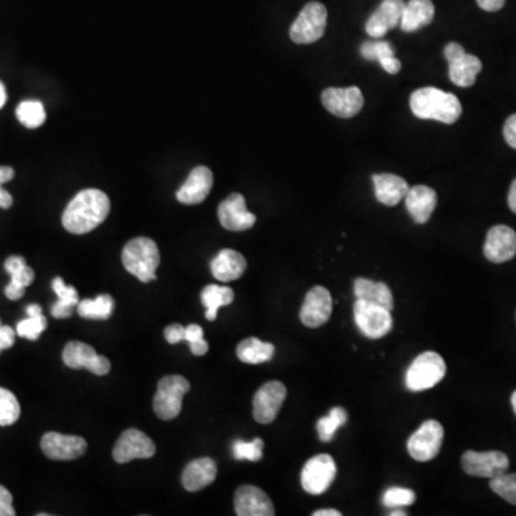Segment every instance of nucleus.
Listing matches in <instances>:
<instances>
[{
  "instance_id": "nucleus-3",
  "label": "nucleus",
  "mask_w": 516,
  "mask_h": 516,
  "mask_svg": "<svg viewBox=\"0 0 516 516\" xmlns=\"http://www.w3.org/2000/svg\"><path fill=\"white\" fill-rule=\"evenodd\" d=\"M160 250L155 241L148 237H138L131 240L122 250V264L125 270L137 277L142 283L157 279L160 267Z\"/></svg>"
},
{
  "instance_id": "nucleus-22",
  "label": "nucleus",
  "mask_w": 516,
  "mask_h": 516,
  "mask_svg": "<svg viewBox=\"0 0 516 516\" xmlns=\"http://www.w3.org/2000/svg\"><path fill=\"white\" fill-rule=\"evenodd\" d=\"M214 175L210 168H194L188 175L187 181L181 185L177 191V200L185 205H195L201 204L210 194L213 188Z\"/></svg>"
},
{
  "instance_id": "nucleus-47",
  "label": "nucleus",
  "mask_w": 516,
  "mask_h": 516,
  "mask_svg": "<svg viewBox=\"0 0 516 516\" xmlns=\"http://www.w3.org/2000/svg\"><path fill=\"white\" fill-rule=\"evenodd\" d=\"M478 6L487 12H498L505 6V0H477Z\"/></svg>"
},
{
  "instance_id": "nucleus-38",
  "label": "nucleus",
  "mask_w": 516,
  "mask_h": 516,
  "mask_svg": "<svg viewBox=\"0 0 516 516\" xmlns=\"http://www.w3.org/2000/svg\"><path fill=\"white\" fill-rule=\"evenodd\" d=\"M20 416V405L10 390L0 387V426H10Z\"/></svg>"
},
{
  "instance_id": "nucleus-16",
  "label": "nucleus",
  "mask_w": 516,
  "mask_h": 516,
  "mask_svg": "<svg viewBox=\"0 0 516 516\" xmlns=\"http://www.w3.org/2000/svg\"><path fill=\"white\" fill-rule=\"evenodd\" d=\"M40 448L49 459L74 460L87 452L88 445L84 437L49 432L40 440Z\"/></svg>"
},
{
  "instance_id": "nucleus-42",
  "label": "nucleus",
  "mask_w": 516,
  "mask_h": 516,
  "mask_svg": "<svg viewBox=\"0 0 516 516\" xmlns=\"http://www.w3.org/2000/svg\"><path fill=\"white\" fill-rule=\"evenodd\" d=\"M185 340L190 343L191 352L195 356H204L208 352V343L204 339L203 327L198 324L185 327Z\"/></svg>"
},
{
  "instance_id": "nucleus-18",
  "label": "nucleus",
  "mask_w": 516,
  "mask_h": 516,
  "mask_svg": "<svg viewBox=\"0 0 516 516\" xmlns=\"http://www.w3.org/2000/svg\"><path fill=\"white\" fill-rule=\"evenodd\" d=\"M218 218L226 230L236 233L250 230L257 221L256 216L247 210L246 198L241 194H231L220 204Z\"/></svg>"
},
{
  "instance_id": "nucleus-24",
  "label": "nucleus",
  "mask_w": 516,
  "mask_h": 516,
  "mask_svg": "<svg viewBox=\"0 0 516 516\" xmlns=\"http://www.w3.org/2000/svg\"><path fill=\"white\" fill-rule=\"evenodd\" d=\"M407 211L417 224H426L437 205V191L427 185L409 188L405 197Z\"/></svg>"
},
{
  "instance_id": "nucleus-13",
  "label": "nucleus",
  "mask_w": 516,
  "mask_h": 516,
  "mask_svg": "<svg viewBox=\"0 0 516 516\" xmlns=\"http://www.w3.org/2000/svg\"><path fill=\"white\" fill-rule=\"evenodd\" d=\"M321 102L330 113L349 120L362 111L364 98L357 87L327 88L321 94Z\"/></svg>"
},
{
  "instance_id": "nucleus-5",
  "label": "nucleus",
  "mask_w": 516,
  "mask_h": 516,
  "mask_svg": "<svg viewBox=\"0 0 516 516\" xmlns=\"http://www.w3.org/2000/svg\"><path fill=\"white\" fill-rule=\"evenodd\" d=\"M190 387V382L180 374L163 377L153 397L155 415L163 420L175 419L183 409V399Z\"/></svg>"
},
{
  "instance_id": "nucleus-30",
  "label": "nucleus",
  "mask_w": 516,
  "mask_h": 516,
  "mask_svg": "<svg viewBox=\"0 0 516 516\" xmlns=\"http://www.w3.org/2000/svg\"><path fill=\"white\" fill-rule=\"evenodd\" d=\"M360 55L366 60H377L387 74L395 75L399 72L402 64L395 57V49L386 40H374V42H364L360 47Z\"/></svg>"
},
{
  "instance_id": "nucleus-32",
  "label": "nucleus",
  "mask_w": 516,
  "mask_h": 516,
  "mask_svg": "<svg viewBox=\"0 0 516 516\" xmlns=\"http://www.w3.org/2000/svg\"><path fill=\"white\" fill-rule=\"evenodd\" d=\"M52 289H54L55 293L58 296L57 303L52 306V316L55 319H69L74 313L75 307L79 304V296H78V291L75 287L67 286L65 281L57 277L54 283H52Z\"/></svg>"
},
{
  "instance_id": "nucleus-34",
  "label": "nucleus",
  "mask_w": 516,
  "mask_h": 516,
  "mask_svg": "<svg viewBox=\"0 0 516 516\" xmlns=\"http://www.w3.org/2000/svg\"><path fill=\"white\" fill-rule=\"evenodd\" d=\"M27 319L19 321L16 326V333L27 340H37L44 333L47 326V317L42 314V309L37 304H30L26 307Z\"/></svg>"
},
{
  "instance_id": "nucleus-12",
  "label": "nucleus",
  "mask_w": 516,
  "mask_h": 516,
  "mask_svg": "<svg viewBox=\"0 0 516 516\" xmlns=\"http://www.w3.org/2000/svg\"><path fill=\"white\" fill-rule=\"evenodd\" d=\"M286 397L287 389L281 382H277V380L267 382L260 389L257 390L256 396H254V419L261 425H269V423L274 422Z\"/></svg>"
},
{
  "instance_id": "nucleus-48",
  "label": "nucleus",
  "mask_w": 516,
  "mask_h": 516,
  "mask_svg": "<svg viewBox=\"0 0 516 516\" xmlns=\"http://www.w3.org/2000/svg\"><path fill=\"white\" fill-rule=\"evenodd\" d=\"M12 204H14V198H12V195H10L6 190H4L2 185H0V208L7 210V208L12 206Z\"/></svg>"
},
{
  "instance_id": "nucleus-51",
  "label": "nucleus",
  "mask_w": 516,
  "mask_h": 516,
  "mask_svg": "<svg viewBox=\"0 0 516 516\" xmlns=\"http://www.w3.org/2000/svg\"><path fill=\"white\" fill-rule=\"evenodd\" d=\"M313 516H342V512L337 510H319L313 512Z\"/></svg>"
},
{
  "instance_id": "nucleus-8",
  "label": "nucleus",
  "mask_w": 516,
  "mask_h": 516,
  "mask_svg": "<svg viewBox=\"0 0 516 516\" xmlns=\"http://www.w3.org/2000/svg\"><path fill=\"white\" fill-rule=\"evenodd\" d=\"M445 58L449 64V78L453 84L460 88H469L475 84L482 70L479 58L467 54L465 49L455 42L445 47Z\"/></svg>"
},
{
  "instance_id": "nucleus-36",
  "label": "nucleus",
  "mask_w": 516,
  "mask_h": 516,
  "mask_svg": "<svg viewBox=\"0 0 516 516\" xmlns=\"http://www.w3.org/2000/svg\"><path fill=\"white\" fill-rule=\"evenodd\" d=\"M347 422V412L343 407H333L327 416L321 417L317 422V433L321 442H330L336 437L337 430L344 426Z\"/></svg>"
},
{
  "instance_id": "nucleus-27",
  "label": "nucleus",
  "mask_w": 516,
  "mask_h": 516,
  "mask_svg": "<svg viewBox=\"0 0 516 516\" xmlns=\"http://www.w3.org/2000/svg\"><path fill=\"white\" fill-rule=\"evenodd\" d=\"M216 463L211 458H200L188 463L183 472V485L188 492L204 490L216 480Z\"/></svg>"
},
{
  "instance_id": "nucleus-46",
  "label": "nucleus",
  "mask_w": 516,
  "mask_h": 516,
  "mask_svg": "<svg viewBox=\"0 0 516 516\" xmlns=\"http://www.w3.org/2000/svg\"><path fill=\"white\" fill-rule=\"evenodd\" d=\"M16 332L9 326H0V353L15 344Z\"/></svg>"
},
{
  "instance_id": "nucleus-26",
  "label": "nucleus",
  "mask_w": 516,
  "mask_h": 516,
  "mask_svg": "<svg viewBox=\"0 0 516 516\" xmlns=\"http://www.w3.org/2000/svg\"><path fill=\"white\" fill-rule=\"evenodd\" d=\"M374 194L379 203L387 206H395L405 200L409 184L395 174H376L374 175Z\"/></svg>"
},
{
  "instance_id": "nucleus-52",
  "label": "nucleus",
  "mask_w": 516,
  "mask_h": 516,
  "mask_svg": "<svg viewBox=\"0 0 516 516\" xmlns=\"http://www.w3.org/2000/svg\"><path fill=\"white\" fill-rule=\"evenodd\" d=\"M6 88H5V85L0 82V110L4 108L5 103H6Z\"/></svg>"
},
{
  "instance_id": "nucleus-6",
  "label": "nucleus",
  "mask_w": 516,
  "mask_h": 516,
  "mask_svg": "<svg viewBox=\"0 0 516 516\" xmlns=\"http://www.w3.org/2000/svg\"><path fill=\"white\" fill-rule=\"evenodd\" d=\"M326 25V6L320 2H309L291 25V40L299 45L314 44L323 37Z\"/></svg>"
},
{
  "instance_id": "nucleus-14",
  "label": "nucleus",
  "mask_w": 516,
  "mask_h": 516,
  "mask_svg": "<svg viewBox=\"0 0 516 516\" xmlns=\"http://www.w3.org/2000/svg\"><path fill=\"white\" fill-rule=\"evenodd\" d=\"M62 359L70 369H87L97 376H103L111 370L110 360L105 356H100L94 347L82 342H69L65 346Z\"/></svg>"
},
{
  "instance_id": "nucleus-33",
  "label": "nucleus",
  "mask_w": 516,
  "mask_h": 516,
  "mask_svg": "<svg viewBox=\"0 0 516 516\" xmlns=\"http://www.w3.org/2000/svg\"><path fill=\"white\" fill-rule=\"evenodd\" d=\"M201 300L205 306V317L208 321H214L221 307L228 306L234 301V291L230 287L210 284L201 293Z\"/></svg>"
},
{
  "instance_id": "nucleus-35",
  "label": "nucleus",
  "mask_w": 516,
  "mask_h": 516,
  "mask_svg": "<svg viewBox=\"0 0 516 516\" xmlns=\"http://www.w3.org/2000/svg\"><path fill=\"white\" fill-rule=\"evenodd\" d=\"M115 301L110 294H100L94 300H82L78 304V313L84 319L107 320L112 316Z\"/></svg>"
},
{
  "instance_id": "nucleus-39",
  "label": "nucleus",
  "mask_w": 516,
  "mask_h": 516,
  "mask_svg": "<svg viewBox=\"0 0 516 516\" xmlns=\"http://www.w3.org/2000/svg\"><path fill=\"white\" fill-rule=\"evenodd\" d=\"M264 442L260 437L244 442L236 440L233 443V457L237 460H248V462H258L263 458Z\"/></svg>"
},
{
  "instance_id": "nucleus-15",
  "label": "nucleus",
  "mask_w": 516,
  "mask_h": 516,
  "mask_svg": "<svg viewBox=\"0 0 516 516\" xmlns=\"http://www.w3.org/2000/svg\"><path fill=\"white\" fill-rule=\"evenodd\" d=\"M155 455V443L138 429H128L121 435L113 448L115 462L128 463L133 459H148Z\"/></svg>"
},
{
  "instance_id": "nucleus-31",
  "label": "nucleus",
  "mask_w": 516,
  "mask_h": 516,
  "mask_svg": "<svg viewBox=\"0 0 516 516\" xmlns=\"http://www.w3.org/2000/svg\"><path fill=\"white\" fill-rule=\"evenodd\" d=\"M276 347L271 343L261 342L257 337H248L237 346V357L247 364L266 363L273 359Z\"/></svg>"
},
{
  "instance_id": "nucleus-19",
  "label": "nucleus",
  "mask_w": 516,
  "mask_h": 516,
  "mask_svg": "<svg viewBox=\"0 0 516 516\" xmlns=\"http://www.w3.org/2000/svg\"><path fill=\"white\" fill-rule=\"evenodd\" d=\"M483 254L492 263H507L516 256V233L508 226L490 228L483 246Z\"/></svg>"
},
{
  "instance_id": "nucleus-2",
  "label": "nucleus",
  "mask_w": 516,
  "mask_h": 516,
  "mask_svg": "<svg viewBox=\"0 0 516 516\" xmlns=\"http://www.w3.org/2000/svg\"><path fill=\"white\" fill-rule=\"evenodd\" d=\"M410 110L419 120L439 121V122H457L462 115V105L457 95L426 87L415 90L410 97Z\"/></svg>"
},
{
  "instance_id": "nucleus-54",
  "label": "nucleus",
  "mask_w": 516,
  "mask_h": 516,
  "mask_svg": "<svg viewBox=\"0 0 516 516\" xmlns=\"http://www.w3.org/2000/svg\"><path fill=\"white\" fill-rule=\"evenodd\" d=\"M511 404H512V409L516 415V390L513 392L512 397H511Z\"/></svg>"
},
{
  "instance_id": "nucleus-4",
  "label": "nucleus",
  "mask_w": 516,
  "mask_h": 516,
  "mask_svg": "<svg viewBox=\"0 0 516 516\" xmlns=\"http://www.w3.org/2000/svg\"><path fill=\"white\" fill-rule=\"evenodd\" d=\"M447 374V364L437 352H425L413 360L406 372V387L412 392L432 389Z\"/></svg>"
},
{
  "instance_id": "nucleus-29",
  "label": "nucleus",
  "mask_w": 516,
  "mask_h": 516,
  "mask_svg": "<svg viewBox=\"0 0 516 516\" xmlns=\"http://www.w3.org/2000/svg\"><path fill=\"white\" fill-rule=\"evenodd\" d=\"M433 17H435V6L432 0H409L405 4L399 26L404 32H416L432 24Z\"/></svg>"
},
{
  "instance_id": "nucleus-7",
  "label": "nucleus",
  "mask_w": 516,
  "mask_h": 516,
  "mask_svg": "<svg viewBox=\"0 0 516 516\" xmlns=\"http://www.w3.org/2000/svg\"><path fill=\"white\" fill-rule=\"evenodd\" d=\"M353 313L357 329L369 339H382L394 329L392 311L384 307L356 300Z\"/></svg>"
},
{
  "instance_id": "nucleus-45",
  "label": "nucleus",
  "mask_w": 516,
  "mask_h": 516,
  "mask_svg": "<svg viewBox=\"0 0 516 516\" xmlns=\"http://www.w3.org/2000/svg\"><path fill=\"white\" fill-rule=\"evenodd\" d=\"M503 137H505L508 145L516 150V113L511 115L503 125Z\"/></svg>"
},
{
  "instance_id": "nucleus-20",
  "label": "nucleus",
  "mask_w": 516,
  "mask_h": 516,
  "mask_svg": "<svg viewBox=\"0 0 516 516\" xmlns=\"http://www.w3.org/2000/svg\"><path fill=\"white\" fill-rule=\"evenodd\" d=\"M234 508L238 516L276 515V510L269 495L253 485H243L237 490Z\"/></svg>"
},
{
  "instance_id": "nucleus-23",
  "label": "nucleus",
  "mask_w": 516,
  "mask_h": 516,
  "mask_svg": "<svg viewBox=\"0 0 516 516\" xmlns=\"http://www.w3.org/2000/svg\"><path fill=\"white\" fill-rule=\"evenodd\" d=\"M5 270L10 274V283L5 289V294L12 301L25 296L26 287L34 283L35 271L26 264L24 257L12 256L5 261Z\"/></svg>"
},
{
  "instance_id": "nucleus-43",
  "label": "nucleus",
  "mask_w": 516,
  "mask_h": 516,
  "mask_svg": "<svg viewBox=\"0 0 516 516\" xmlns=\"http://www.w3.org/2000/svg\"><path fill=\"white\" fill-rule=\"evenodd\" d=\"M14 498L6 488L0 485V516H15Z\"/></svg>"
},
{
  "instance_id": "nucleus-55",
  "label": "nucleus",
  "mask_w": 516,
  "mask_h": 516,
  "mask_svg": "<svg viewBox=\"0 0 516 516\" xmlns=\"http://www.w3.org/2000/svg\"><path fill=\"white\" fill-rule=\"evenodd\" d=\"M0 326H2V321H0Z\"/></svg>"
},
{
  "instance_id": "nucleus-50",
  "label": "nucleus",
  "mask_w": 516,
  "mask_h": 516,
  "mask_svg": "<svg viewBox=\"0 0 516 516\" xmlns=\"http://www.w3.org/2000/svg\"><path fill=\"white\" fill-rule=\"evenodd\" d=\"M508 205H510L512 213L516 214V178L511 185L510 194H508Z\"/></svg>"
},
{
  "instance_id": "nucleus-37",
  "label": "nucleus",
  "mask_w": 516,
  "mask_h": 516,
  "mask_svg": "<svg viewBox=\"0 0 516 516\" xmlns=\"http://www.w3.org/2000/svg\"><path fill=\"white\" fill-rule=\"evenodd\" d=\"M16 117L22 125L30 128V130H35V128L44 125L45 120H47V112H45L44 105L39 100H24L17 105Z\"/></svg>"
},
{
  "instance_id": "nucleus-9",
  "label": "nucleus",
  "mask_w": 516,
  "mask_h": 516,
  "mask_svg": "<svg viewBox=\"0 0 516 516\" xmlns=\"http://www.w3.org/2000/svg\"><path fill=\"white\" fill-rule=\"evenodd\" d=\"M336 462L333 458L321 453L307 460L301 470V487L310 495H321L336 479Z\"/></svg>"
},
{
  "instance_id": "nucleus-10",
  "label": "nucleus",
  "mask_w": 516,
  "mask_h": 516,
  "mask_svg": "<svg viewBox=\"0 0 516 516\" xmlns=\"http://www.w3.org/2000/svg\"><path fill=\"white\" fill-rule=\"evenodd\" d=\"M442 425L437 420H426L407 440L410 457L417 462H429L439 455L443 442Z\"/></svg>"
},
{
  "instance_id": "nucleus-44",
  "label": "nucleus",
  "mask_w": 516,
  "mask_h": 516,
  "mask_svg": "<svg viewBox=\"0 0 516 516\" xmlns=\"http://www.w3.org/2000/svg\"><path fill=\"white\" fill-rule=\"evenodd\" d=\"M163 336L170 344H177L185 340V327L181 324H171L163 332Z\"/></svg>"
},
{
  "instance_id": "nucleus-17",
  "label": "nucleus",
  "mask_w": 516,
  "mask_h": 516,
  "mask_svg": "<svg viewBox=\"0 0 516 516\" xmlns=\"http://www.w3.org/2000/svg\"><path fill=\"white\" fill-rule=\"evenodd\" d=\"M333 311V299L329 290L321 286H316L307 293L300 310L301 323L310 329L321 327L329 321Z\"/></svg>"
},
{
  "instance_id": "nucleus-53",
  "label": "nucleus",
  "mask_w": 516,
  "mask_h": 516,
  "mask_svg": "<svg viewBox=\"0 0 516 516\" xmlns=\"http://www.w3.org/2000/svg\"><path fill=\"white\" fill-rule=\"evenodd\" d=\"M389 515L390 516H396V515L406 516L407 513L404 512V511H402V508H396V510L392 511V512H390Z\"/></svg>"
},
{
  "instance_id": "nucleus-11",
  "label": "nucleus",
  "mask_w": 516,
  "mask_h": 516,
  "mask_svg": "<svg viewBox=\"0 0 516 516\" xmlns=\"http://www.w3.org/2000/svg\"><path fill=\"white\" fill-rule=\"evenodd\" d=\"M462 468L470 477L492 479L510 469V458L498 450H488V452L467 450L463 453Z\"/></svg>"
},
{
  "instance_id": "nucleus-40",
  "label": "nucleus",
  "mask_w": 516,
  "mask_h": 516,
  "mask_svg": "<svg viewBox=\"0 0 516 516\" xmlns=\"http://www.w3.org/2000/svg\"><path fill=\"white\" fill-rule=\"evenodd\" d=\"M490 487L500 498L512 503V505H516V473L505 472L492 478Z\"/></svg>"
},
{
  "instance_id": "nucleus-21",
  "label": "nucleus",
  "mask_w": 516,
  "mask_h": 516,
  "mask_svg": "<svg viewBox=\"0 0 516 516\" xmlns=\"http://www.w3.org/2000/svg\"><path fill=\"white\" fill-rule=\"evenodd\" d=\"M404 9V0H384L366 22L367 35L376 39L384 37L389 30L399 26Z\"/></svg>"
},
{
  "instance_id": "nucleus-25",
  "label": "nucleus",
  "mask_w": 516,
  "mask_h": 516,
  "mask_svg": "<svg viewBox=\"0 0 516 516\" xmlns=\"http://www.w3.org/2000/svg\"><path fill=\"white\" fill-rule=\"evenodd\" d=\"M247 261L243 254L236 250H221L211 261V273L214 279L223 283L236 281L246 273Z\"/></svg>"
},
{
  "instance_id": "nucleus-28",
  "label": "nucleus",
  "mask_w": 516,
  "mask_h": 516,
  "mask_svg": "<svg viewBox=\"0 0 516 516\" xmlns=\"http://www.w3.org/2000/svg\"><path fill=\"white\" fill-rule=\"evenodd\" d=\"M354 296L356 300L366 303L377 304L384 309L394 310V294L387 284L382 281L369 280V279H356L354 280Z\"/></svg>"
},
{
  "instance_id": "nucleus-41",
  "label": "nucleus",
  "mask_w": 516,
  "mask_h": 516,
  "mask_svg": "<svg viewBox=\"0 0 516 516\" xmlns=\"http://www.w3.org/2000/svg\"><path fill=\"white\" fill-rule=\"evenodd\" d=\"M415 500H416V495L412 490L400 487L389 488L382 498L384 507L390 508V510L410 507L415 503Z\"/></svg>"
},
{
  "instance_id": "nucleus-1",
  "label": "nucleus",
  "mask_w": 516,
  "mask_h": 516,
  "mask_svg": "<svg viewBox=\"0 0 516 516\" xmlns=\"http://www.w3.org/2000/svg\"><path fill=\"white\" fill-rule=\"evenodd\" d=\"M111 210V201L107 194L97 188H88L75 195L68 204L62 216V224L68 233H90L107 220Z\"/></svg>"
},
{
  "instance_id": "nucleus-49",
  "label": "nucleus",
  "mask_w": 516,
  "mask_h": 516,
  "mask_svg": "<svg viewBox=\"0 0 516 516\" xmlns=\"http://www.w3.org/2000/svg\"><path fill=\"white\" fill-rule=\"evenodd\" d=\"M15 170L12 167H0V185L14 180Z\"/></svg>"
}]
</instances>
